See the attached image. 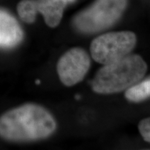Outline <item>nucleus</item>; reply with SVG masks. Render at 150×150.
Listing matches in <instances>:
<instances>
[{"mask_svg": "<svg viewBox=\"0 0 150 150\" xmlns=\"http://www.w3.org/2000/svg\"><path fill=\"white\" fill-rule=\"evenodd\" d=\"M67 4V0H22L17 10L26 23L34 22L37 14L41 13L47 25L54 28L61 22Z\"/></svg>", "mask_w": 150, "mask_h": 150, "instance_id": "39448f33", "label": "nucleus"}, {"mask_svg": "<svg viewBox=\"0 0 150 150\" xmlns=\"http://www.w3.org/2000/svg\"><path fill=\"white\" fill-rule=\"evenodd\" d=\"M23 38V31L18 20L7 11L0 8V49L13 48Z\"/></svg>", "mask_w": 150, "mask_h": 150, "instance_id": "0eeeda50", "label": "nucleus"}, {"mask_svg": "<svg viewBox=\"0 0 150 150\" xmlns=\"http://www.w3.org/2000/svg\"><path fill=\"white\" fill-rule=\"evenodd\" d=\"M91 67V59L85 50L74 47L61 56L57 63V72L61 81L72 86L81 81Z\"/></svg>", "mask_w": 150, "mask_h": 150, "instance_id": "423d86ee", "label": "nucleus"}, {"mask_svg": "<svg viewBox=\"0 0 150 150\" xmlns=\"http://www.w3.org/2000/svg\"><path fill=\"white\" fill-rule=\"evenodd\" d=\"M74 1L75 0H67V3H72V2H74Z\"/></svg>", "mask_w": 150, "mask_h": 150, "instance_id": "9d476101", "label": "nucleus"}, {"mask_svg": "<svg viewBox=\"0 0 150 150\" xmlns=\"http://www.w3.org/2000/svg\"><path fill=\"white\" fill-rule=\"evenodd\" d=\"M147 70L141 56L129 54L125 58L104 65L92 81V88L99 94L120 93L142 79Z\"/></svg>", "mask_w": 150, "mask_h": 150, "instance_id": "f03ea898", "label": "nucleus"}, {"mask_svg": "<svg viewBox=\"0 0 150 150\" xmlns=\"http://www.w3.org/2000/svg\"><path fill=\"white\" fill-rule=\"evenodd\" d=\"M127 4V0H96L91 6L76 15L73 23L82 33L99 32L117 22Z\"/></svg>", "mask_w": 150, "mask_h": 150, "instance_id": "7ed1b4c3", "label": "nucleus"}, {"mask_svg": "<svg viewBox=\"0 0 150 150\" xmlns=\"http://www.w3.org/2000/svg\"><path fill=\"white\" fill-rule=\"evenodd\" d=\"M56 128L55 120L45 108L26 104L6 112L0 117V137L12 142L45 139Z\"/></svg>", "mask_w": 150, "mask_h": 150, "instance_id": "f257e3e1", "label": "nucleus"}, {"mask_svg": "<svg viewBox=\"0 0 150 150\" xmlns=\"http://www.w3.org/2000/svg\"><path fill=\"white\" fill-rule=\"evenodd\" d=\"M125 97L129 101L140 102L150 97V76L142 81L137 82L127 89Z\"/></svg>", "mask_w": 150, "mask_h": 150, "instance_id": "6e6552de", "label": "nucleus"}, {"mask_svg": "<svg viewBox=\"0 0 150 150\" xmlns=\"http://www.w3.org/2000/svg\"><path fill=\"white\" fill-rule=\"evenodd\" d=\"M138 129L143 139L150 142V117L142 120L138 125Z\"/></svg>", "mask_w": 150, "mask_h": 150, "instance_id": "1a4fd4ad", "label": "nucleus"}, {"mask_svg": "<svg viewBox=\"0 0 150 150\" xmlns=\"http://www.w3.org/2000/svg\"><path fill=\"white\" fill-rule=\"evenodd\" d=\"M35 83H36L37 84L40 83V81H39V80H37V81H36V82H35Z\"/></svg>", "mask_w": 150, "mask_h": 150, "instance_id": "9b49d317", "label": "nucleus"}, {"mask_svg": "<svg viewBox=\"0 0 150 150\" xmlns=\"http://www.w3.org/2000/svg\"><path fill=\"white\" fill-rule=\"evenodd\" d=\"M136 41V35L131 31L106 33L94 39L90 51L92 58L97 63L109 64L128 56Z\"/></svg>", "mask_w": 150, "mask_h": 150, "instance_id": "20e7f679", "label": "nucleus"}]
</instances>
